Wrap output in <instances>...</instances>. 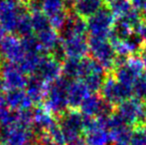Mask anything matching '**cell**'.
Here are the masks:
<instances>
[{"mask_svg": "<svg viewBox=\"0 0 146 145\" xmlns=\"http://www.w3.org/2000/svg\"><path fill=\"white\" fill-rule=\"evenodd\" d=\"M102 1H104V2H106V3H108V2H110V0H102Z\"/></svg>", "mask_w": 146, "mask_h": 145, "instance_id": "obj_38", "label": "cell"}, {"mask_svg": "<svg viewBox=\"0 0 146 145\" xmlns=\"http://www.w3.org/2000/svg\"><path fill=\"white\" fill-rule=\"evenodd\" d=\"M0 53L2 58L5 59L8 63L15 65H19L26 54L21 39L13 34L6 35L1 41Z\"/></svg>", "mask_w": 146, "mask_h": 145, "instance_id": "obj_11", "label": "cell"}, {"mask_svg": "<svg viewBox=\"0 0 146 145\" xmlns=\"http://www.w3.org/2000/svg\"><path fill=\"white\" fill-rule=\"evenodd\" d=\"M92 93L88 87L81 79H74L70 81L68 87V101L71 109H77L81 107L83 101Z\"/></svg>", "mask_w": 146, "mask_h": 145, "instance_id": "obj_13", "label": "cell"}, {"mask_svg": "<svg viewBox=\"0 0 146 145\" xmlns=\"http://www.w3.org/2000/svg\"><path fill=\"white\" fill-rule=\"evenodd\" d=\"M63 63L57 58L50 56H42L37 70L33 75H36L47 85H52L62 77Z\"/></svg>", "mask_w": 146, "mask_h": 145, "instance_id": "obj_8", "label": "cell"}, {"mask_svg": "<svg viewBox=\"0 0 146 145\" xmlns=\"http://www.w3.org/2000/svg\"><path fill=\"white\" fill-rule=\"evenodd\" d=\"M100 93L102 99L113 105L114 107L123 101L131 99V95H133L132 87L119 83L110 73L106 77Z\"/></svg>", "mask_w": 146, "mask_h": 145, "instance_id": "obj_3", "label": "cell"}, {"mask_svg": "<svg viewBox=\"0 0 146 145\" xmlns=\"http://www.w3.org/2000/svg\"><path fill=\"white\" fill-rule=\"evenodd\" d=\"M0 77L3 81L4 87L7 91L23 89L27 85L29 79L19 66L8 62L2 64L0 68Z\"/></svg>", "mask_w": 146, "mask_h": 145, "instance_id": "obj_9", "label": "cell"}, {"mask_svg": "<svg viewBox=\"0 0 146 145\" xmlns=\"http://www.w3.org/2000/svg\"><path fill=\"white\" fill-rule=\"evenodd\" d=\"M66 10L68 9L64 0H42V12L48 18L53 17Z\"/></svg>", "mask_w": 146, "mask_h": 145, "instance_id": "obj_21", "label": "cell"}, {"mask_svg": "<svg viewBox=\"0 0 146 145\" xmlns=\"http://www.w3.org/2000/svg\"><path fill=\"white\" fill-rule=\"evenodd\" d=\"M5 33H6V31H5V29H4L3 27L1 26V24H0V43H1V41L4 39V37H5Z\"/></svg>", "mask_w": 146, "mask_h": 145, "instance_id": "obj_33", "label": "cell"}, {"mask_svg": "<svg viewBox=\"0 0 146 145\" xmlns=\"http://www.w3.org/2000/svg\"><path fill=\"white\" fill-rule=\"evenodd\" d=\"M106 6L115 18L122 17L133 9L130 0H110Z\"/></svg>", "mask_w": 146, "mask_h": 145, "instance_id": "obj_22", "label": "cell"}, {"mask_svg": "<svg viewBox=\"0 0 146 145\" xmlns=\"http://www.w3.org/2000/svg\"><path fill=\"white\" fill-rule=\"evenodd\" d=\"M132 93L134 97L142 101H146V77L144 73H142L132 85Z\"/></svg>", "mask_w": 146, "mask_h": 145, "instance_id": "obj_26", "label": "cell"}, {"mask_svg": "<svg viewBox=\"0 0 146 145\" xmlns=\"http://www.w3.org/2000/svg\"><path fill=\"white\" fill-rule=\"evenodd\" d=\"M81 62L82 60H78V59H65L63 63L64 77L71 79V81L80 79V75H81Z\"/></svg>", "mask_w": 146, "mask_h": 145, "instance_id": "obj_20", "label": "cell"}, {"mask_svg": "<svg viewBox=\"0 0 146 145\" xmlns=\"http://www.w3.org/2000/svg\"><path fill=\"white\" fill-rule=\"evenodd\" d=\"M115 22V17L108 6H102L96 14L87 19L88 33L90 37L108 39L112 27Z\"/></svg>", "mask_w": 146, "mask_h": 145, "instance_id": "obj_4", "label": "cell"}, {"mask_svg": "<svg viewBox=\"0 0 146 145\" xmlns=\"http://www.w3.org/2000/svg\"><path fill=\"white\" fill-rule=\"evenodd\" d=\"M1 59H2V56H1V53H0V68H1Z\"/></svg>", "mask_w": 146, "mask_h": 145, "instance_id": "obj_36", "label": "cell"}, {"mask_svg": "<svg viewBox=\"0 0 146 145\" xmlns=\"http://www.w3.org/2000/svg\"><path fill=\"white\" fill-rule=\"evenodd\" d=\"M85 141L88 145H110L111 142L108 130L102 126H96L84 132Z\"/></svg>", "mask_w": 146, "mask_h": 145, "instance_id": "obj_18", "label": "cell"}, {"mask_svg": "<svg viewBox=\"0 0 146 145\" xmlns=\"http://www.w3.org/2000/svg\"><path fill=\"white\" fill-rule=\"evenodd\" d=\"M143 70L144 67L140 58L137 56H130L124 65L114 68L112 75L119 83L132 87L137 79L143 73Z\"/></svg>", "mask_w": 146, "mask_h": 145, "instance_id": "obj_7", "label": "cell"}, {"mask_svg": "<svg viewBox=\"0 0 146 145\" xmlns=\"http://www.w3.org/2000/svg\"><path fill=\"white\" fill-rule=\"evenodd\" d=\"M108 132L111 142L116 145H128L133 133V128L126 124H122L108 130Z\"/></svg>", "mask_w": 146, "mask_h": 145, "instance_id": "obj_19", "label": "cell"}, {"mask_svg": "<svg viewBox=\"0 0 146 145\" xmlns=\"http://www.w3.org/2000/svg\"><path fill=\"white\" fill-rule=\"evenodd\" d=\"M123 43H124L125 47H126L130 56H137V55H139V53L141 52V50L144 47L142 40L135 32H133L130 36L127 37L125 40H123Z\"/></svg>", "mask_w": 146, "mask_h": 145, "instance_id": "obj_24", "label": "cell"}, {"mask_svg": "<svg viewBox=\"0 0 146 145\" xmlns=\"http://www.w3.org/2000/svg\"><path fill=\"white\" fill-rule=\"evenodd\" d=\"M28 12L35 13V12L42 11V0H29L25 2Z\"/></svg>", "mask_w": 146, "mask_h": 145, "instance_id": "obj_28", "label": "cell"}, {"mask_svg": "<svg viewBox=\"0 0 146 145\" xmlns=\"http://www.w3.org/2000/svg\"><path fill=\"white\" fill-rule=\"evenodd\" d=\"M130 1L133 9L141 13H146V0H130Z\"/></svg>", "mask_w": 146, "mask_h": 145, "instance_id": "obj_29", "label": "cell"}, {"mask_svg": "<svg viewBox=\"0 0 146 145\" xmlns=\"http://www.w3.org/2000/svg\"><path fill=\"white\" fill-rule=\"evenodd\" d=\"M58 124L67 138L68 144L73 143L80 139L84 133L85 116L77 109H70L60 116Z\"/></svg>", "mask_w": 146, "mask_h": 145, "instance_id": "obj_5", "label": "cell"}, {"mask_svg": "<svg viewBox=\"0 0 146 145\" xmlns=\"http://www.w3.org/2000/svg\"><path fill=\"white\" fill-rule=\"evenodd\" d=\"M135 33L140 37V39L142 40L144 46H146V23L143 22V23L141 24L138 28H137V30L135 31Z\"/></svg>", "mask_w": 146, "mask_h": 145, "instance_id": "obj_30", "label": "cell"}, {"mask_svg": "<svg viewBox=\"0 0 146 145\" xmlns=\"http://www.w3.org/2000/svg\"><path fill=\"white\" fill-rule=\"evenodd\" d=\"M102 6H104L102 0H75L73 9L76 14L85 19H88L96 14Z\"/></svg>", "mask_w": 146, "mask_h": 145, "instance_id": "obj_17", "label": "cell"}, {"mask_svg": "<svg viewBox=\"0 0 146 145\" xmlns=\"http://www.w3.org/2000/svg\"><path fill=\"white\" fill-rule=\"evenodd\" d=\"M66 3V6H67V9L70 10V8H71V5L70 4H72V6L74 5V2H75V0H64Z\"/></svg>", "mask_w": 146, "mask_h": 145, "instance_id": "obj_34", "label": "cell"}, {"mask_svg": "<svg viewBox=\"0 0 146 145\" xmlns=\"http://www.w3.org/2000/svg\"><path fill=\"white\" fill-rule=\"evenodd\" d=\"M129 145H146V133L143 127H135Z\"/></svg>", "mask_w": 146, "mask_h": 145, "instance_id": "obj_27", "label": "cell"}, {"mask_svg": "<svg viewBox=\"0 0 146 145\" xmlns=\"http://www.w3.org/2000/svg\"><path fill=\"white\" fill-rule=\"evenodd\" d=\"M88 42V53L92 59L100 63L106 71L111 73L114 69V61L116 58V53L111 43L108 39L96 37H90Z\"/></svg>", "mask_w": 146, "mask_h": 145, "instance_id": "obj_2", "label": "cell"}, {"mask_svg": "<svg viewBox=\"0 0 146 145\" xmlns=\"http://www.w3.org/2000/svg\"><path fill=\"white\" fill-rule=\"evenodd\" d=\"M7 107L16 112L28 111L33 107V101L23 89H12L7 91L4 95Z\"/></svg>", "mask_w": 146, "mask_h": 145, "instance_id": "obj_12", "label": "cell"}, {"mask_svg": "<svg viewBox=\"0 0 146 145\" xmlns=\"http://www.w3.org/2000/svg\"><path fill=\"white\" fill-rule=\"evenodd\" d=\"M143 129H144V131H145V133H146V123L144 124V126H143Z\"/></svg>", "mask_w": 146, "mask_h": 145, "instance_id": "obj_37", "label": "cell"}, {"mask_svg": "<svg viewBox=\"0 0 146 145\" xmlns=\"http://www.w3.org/2000/svg\"><path fill=\"white\" fill-rule=\"evenodd\" d=\"M143 109H144V101L136 97H131L117 105L115 111L122 118L125 124L135 128L143 127L145 124Z\"/></svg>", "mask_w": 146, "mask_h": 145, "instance_id": "obj_6", "label": "cell"}, {"mask_svg": "<svg viewBox=\"0 0 146 145\" xmlns=\"http://www.w3.org/2000/svg\"><path fill=\"white\" fill-rule=\"evenodd\" d=\"M16 34L20 36L21 38L26 37L28 35H31L33 33V28H32V22H31V15L29 12L25 13L21 18H20L19 22H18L17 28H16Z\"/></svg>", "mask_w": 146, "mask_h": 145, "instance_id": "obj_25", "label": "cell"}, {"mask_svg": "<svg viewBox=\"0 0 146 145\" xmlns=\"http://www.w3.org/2000/svg\"><path fill=\"white\" fill-rule=\"evenodd\" d=\"M139 58H140L141 62H142L143 64V67H144V69L146 70V46L143 47V49L141 50V52L139 53Z\"/></svg>", "mask_w": 146, "mask_h": 145, "instance_id": "obj_31", "label": "cell"}, {"mask_svg": "<svg viewBox=\"0 0 146 145\" xmlns=\"http://www.w3.org/2000/svg\"><path fill=\"white\" fill-rule=\"evenodd\" d=\"M33 127L36 129V133L45 132L57 123L54 115L44 107H39L32 112Z\"/></svg>", "mask_w": 146, "mask_h": 145, "instance_id": "obj_14", "label": "cell"}, {"mask_svg": "<svg viewBox=\"0 0 146 145\" xmlns=\"http://www.w3.org/2000/svg\"><path fill=\"white\" fill-rule=\"evenodd\" d=\"M87 33H88L87 19L79 16L75 12H73V13L69 12L66 24L63 29H62L61 36H66V35L86 36Z\"/></svg>", "mask_w": 146, "mask_h": 145, "instance_id": "obj_15", "label": "cell"}, {"mask_svg": "<svg viewBox=\"0 0 146 145\" xmlns=\"http://www.w3.org/2000/svg\"><path fill=\"white\" fill-rule=\"evenodd\" d=\"M71 79L63 77L54 83L49 85L45 97L44 107L53 115H63L69 109L68 101V87Z\"/></svg>", "mask_w": 146, "mask_h": 145, "instance_id": "obj_1", "label": "cell"}, {"mask_svg": "<svg viewBox=\"0 0 146 145\" xmlns=\"http://www.w3.org/2000/svg\"><path fill=\"white\" fill-rule=\"evenodd\" d=\"M61 46L66 59L70 58L82 60V59L87 57L88 53V42L86 36H61Z\"/></svg>", "mask_w": 146, "mask_h": 145, "instance_id": "obj_10", "label": "cell"}, {"mask_svg": "<svg viewBox=\"0 0 146 145\" xmlns=\"http://www.w3.org/2000/svg\"><path fill=\"white\" fill-rule=\"evenodd\" d=\"M49 85L40 79L36 75H32L28 79V83L26 85V93L29 95L34 103H40L46 97L47 91Z\"/></svg>", "mask_w": 146, "mask_h": 145, "instance_id": "obj_16", "label": "cell"}, {"mask_svg": "<svg viewBox=\"0 0 146 145\" xmlns=\"http://www.w3.org/2000/svg\"><path fill=\"white\" fill-rule=\"evenodd\" d=\"M3 89H5V87H4V85H3V81H2L1 77H0V93L3 91Z\"/></svg>", "mask_w": 146, "mask_h": 145, "instance_id": "obj_35", "label": "cell"}, {"mask_svg": "<svg viewBox=\"0 0 146 145\" xmlns=\"http://www.w3.org/2000/svg\"><path fill=\"white\" fill-rule=\"evenodd\" d=\"M22 1H24V2H27V1H29V0H22Z\"/></svg>", "mask_w": 146, "mask_h": 145, "instance_id": "obj_39", "label": "cell"}, {"mask_svg": "<svg viewBox=\"0 0 146 145\" xmlns=\"http://www.w3.org/2000/svg\"><path fill=\"white\" fill-rule=\"evenodd\" d=\"M31 22H32L33 32L35 34H38L44 30L48 29V28L52 27L49 18L42 11L31 14Z\"/></svg>", "mask_w": 146, "mask_h": 145, "instance_id": "obj_23", "label": "cell"}, {"mask_svg": "<svg viewBox=\"0 0 146 145\" xmlns=\"http://www.w3.org/2000/svg\"><path fill=\"white\" fill-rule=\"evenodd\" d=\"M69 145H88L86 143L85 139H82V138H80V139H78L77 141L73 142V143H70Z\"/></svg>", "mask_w": 146, "mask_h": 145, "instance_id": "obj_32", "label": "cell"}]
</instances>
